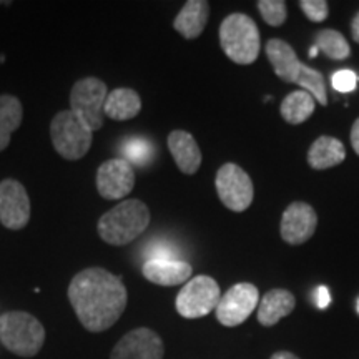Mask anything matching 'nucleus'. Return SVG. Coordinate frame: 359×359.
Instances as JSON below:
<instances>
[{
    "mask_svg": "<svg viewBox=\"0 0 359 359\" xmlns=\"http://www.w3.org/2000/svg\"><path fill=\"white\" fill-rule=\"evenodd\" d=\"M69 299L85 330L102 333L120 320L127 308L128 293L114 273L103 268H87L70 281Z\"/></svg>",
    "mask_w": 359,
    "mask_h": 359,
    "instance_id": "nucleus-1",
    "label": "nucleus"
},
{
    "mask_svg": "<svg viewBox=\"0 0 359 359\" xmlns=\"http://www.w3.org/2000/svg\"><path fill=\"white\" fill-rule=\"evenodd\" d=\"M150 224V210L140 200H125L102 215L97 231L105 243L125 246L137 240Z\"/></svg>",
    "mask_w": 359,
    "mask_h": 359,
    "instance_id": "nucleus-2",
    "label": "nucleus"
},
{
    "mask_svg": "<svg viewBox=\"0 0 359 359\" xmlns=\"http://www.w3.org/2000/svg\"><path fill=\"white\" fill-rule=\"evenodd\" d=\"M219 45L224 55L238 65L257 62L262 39L255 20L245 13L228 15L219 25Z\"/></svg>",
    "mask_w": 359,
    "mask_h": 359,
    "instance_id": "nucleus-3",
    "label": "nucleus"
},
{
    "mask_svg": "<svg viewBox=\"0 0 359 359\" xmlns=\"http://www.w3.org/2000/svg\"><path fill=\"white\" fill-rule=\"evenodd\" d=\"M0 341L20 358H34L45 343V330L37 318L25 311H8L0 316Z\"/></svg>",
    "mask_w": 359,
    "mask_h": 359,
    "instance_id": "nucleus-4",
    "label": "nucleus"
},
{
    "mask_svg": "<svg viewBox=\"0 0 359 359\" xmlns=\"http://www.w3.org/2000/svg\"><path fill=\"white\" fill-rule=\"evenodd\" d=\"M50 137L57 154L70 161L83 158L93 142L92 130L72 110H62L53 116Z\"/></svg>",
    "mask_w": 359,
    "mask_h": 359,
    "instance_id": "nucleus-5",
    "label": "nucleus"
},
{
    "mask_svg": "<svg viewBox=\"0 0 359 359\" xmlns=\"http://www.w3.org/2000/svg\"><path fill=\"white\" fill-rule=\"evenodd\" d=\"M107 90L105 82L97 77H85L74 83L70 92V110L79 116L92 132H97L105 122V107Z\"/></svg>",
    "mask_w": 359,
    "mask_h": 359,
    "instance_id": "nucleus-6",
    "label": "nucleus"
},
{
    "mask_svg": "<svg viewBox=\"0 0 359 359\" xmlns=\"http://www.w3.org/2000/svg\"><path fill=\"white\" fill-rule=\"evenodd\" d=\"M222 291L212 276L200 275L185 283L177 296V311L187 320H196L217 309Z\"/></svg>",
    "mask_w": 359,
    "mask_h": 359,
    "instance_id": "nucleus-7",
    "label": "nucleus"
},
{
    "mask_svg": "<svg viewBox=\"0 0 359 359\" xmlns=\"http://www.w3.org/2000/svg\"><path fill=\"white\" fill-rule=\"evenodd\" d=\"M217 191L222 203L231 212L241 213L250 208L255 198V188L250 175L235 163H224L217 172Z\"/></svg>",
    "mask_w": 359,
    "mask_h": 359,
    "instance_id": "nucleus-8",
    "label": "nucleus"
},
{
    "mask_svg": "<svg viewBox=\"0 0 359 359\" xmlns=\"http://www.w3.org/2000/svg\"><path fill=\"white\" fill-rule=\"evenodd\" d=\"M258 288L251 283H238L231 286L219 299L217 311L218 321L226 327H235L245 323L258 306Z\"/></svg>",
    "mask_w": 359,
    "mask_h": 359,
    "instance_id": "nucleus-9",
    "label": "nucleus"
},
{
    "mask_svg": "<svg viewBox=\"0 0 359 359\" xmlns=\"http://www.w3.org/2000/svg\"><path fill=\"white\" fill-rule=\"evenodd\" d=\"M30 219L29 193L20 182L6 178L0 182V223L7 230H22Z\"/></svg>",
    "mask_w": 359,
    "mask_h": 359,
    "instance_id": "nucleus-10",
    "label": "nucleus"
},
{
    "mask_svg": "<svg viewBox=\"0 0 359 359\" xmlns=\"http://www.w3.org/2000/svg\"><path fill=\"white\" fill-rule=\"evenodd\" d=\"M135 187L133 167L123 158H111L97 170V190L105 200H122Z\"/></svg>",
    "mask_w": 359,
    "mask_h": 359,
    "instance_id": "nucleus-11",
    "label": "nucleus"
},
{
    "mask_svg": "<svg viewBox=\"0 0 359 359\" xmlns=\"http://www.w3.org/2000/svg\"><path fill=\"white\" fill-rule=\"evenodd\" d=\"M163 341L150 327H137L111 349L110 359H163Z\"/></svg>",
    "mask_w": 359,
    "mask_h": 359,
    "instance_id": "nucleus-12",
    "label": "nucleus"
},
{
    "mask_svg": "<svg viewBox=\"0 0 359 359\" xmlns=\"http://www.w3.org/2000/svg\"><path fill=\"white\" fill-rule=\"evenodd\" d=\"M316 226L318 215L313 206L303 201H293L283 213L280 233L286 243L298 246L306 243L316 231Z\"/></svg>",
    "mask_w": 359,
    "mask_h": 359,
    "instance_id": "nucleus-13",
    "label": "nucleus"
},
{
    "mask_svg": "<svg viewBox=\"0 0 359 359\" xmlns=\"http://www.w3.org/2000/svg\"><path fill=\"white\" fill-rule=\"evenodd\" d=\"M143 276L158 286H177L188 283L193 268L183 259H148L143 263Z\"/></svg>",
    "mask_w": 359,
    "mask_h": 359,
    "instance_id": "nucleus-14",
    "label": "nucleus"
},
{
    "mask_svg": "<svg viewBox=\"0 0 359 359\" xmlns=\"http://www.w3.org/2000/svg\"><path fill=\"white\" fill-rule=\"evenodd\" d=\"M168 148L180 172L185 175L198 172L201 165V151L191 133L185 132V130H173L168 135Z\"/></svg>",
    "mask_w": 359,
    "mask_h": 359,
    "instance_id": "nucleus-15",
    "label": "nucleus"
},
{
    "mask_svg": "<svg viewBox=\"0 0 359 359\" xmlns=\"http://www.w3.org/2000/svg\"><path fill=\"white\" fill-rule=\"evenodd\" d=\"M266 57L275 69L276 77L286 83H294L302 69V62L288 42L280 39H271L266 43Z\"/></svg>",
    "mask_w": 359,
    "mask_h": 359,
    "instance_id": "nucleus-16",
    "label": "nucleus"
},
{
    "mask_svg": "<svg viewBox=\"0 0 359 359\" xmlns=\"http://www.w3.org/2000/svg\"><path fill=\"white\" fill-rule=\"evenodd\" d=\"M210 17V4L206 0H188L173 20V29L188 40L203 34Z\"/></svg>",
    "mask_w": 359,
    "mask_h": 359,
    "instance_id": "nucleus-17",
    "label": "nucleus"
},
{
    "mask_svg": "<svg viewBox=\"0 0 359 359\" xmlns=\"http://www.w3.org/2000/svg\"><path fill=\"white\" fill-rule=\"evenodd\" d=\"M296 306L293 293L288 290H271L263 296L258 308V321L263 326H275L286 318Z\"/></svg>",
    "mask_w": 359,
    "mask_h": 359,
    "instance_id": "nucleus-18",
    "label": "nucleus"
},
{
    "mask_svg": "<svg viewBox=\"0 0 359 359\" xmlns=\"http://www.w3.org/2000/svg\"><path fill=\"white\" fill-rule=\"evenodd\" d=\"M142 98L133 88H115L107 95L103 114L115 122L132 120L140 114Z\"/></svg>",
    "mask_w": 359,
    "mask_h": 359,
    "instance_id": "nucleus-19",
    "label": "nucleus"
},
{
    "mask_svg": "<svg viewBox=\"0 0 359 359\" xmlns=\"http://www.w3.org/2000/svg\"><path fill=\"white\" fill-rule=\"evenodd\" d=\"M344 158H346V150L341 140L326 135L316 138L308 150V163L314 170L333 168L343 163Z\"/></svg>",
    "mask_w": 359,
    "mask_h": 359,
    "instance_id": "nucleus-20",
    "label": "nucleus"
},
{
    "mask_svg": "<svg viewBox=\"0 0 359 359\" xmlns=\"http://www.w3.org/2000/svg\"><path fill=\"white\" fill-rule=\"evenodd\" d=\"M24 109L17 97L0 95V151L11 143L12 133L22 125Z\"/></svg>",
    "mask_w": 359,
    "mask_h": 359,
    "instance_id": "nucleus-21",
    "label": "nucleus"
},
{
    "mask_svg": "<svg viewBox=\"0 0 359 359\" xmlns=\"http://www.w3.org/2000/svg\"><path fill=\"white\" fill-rule=\"evenodd\" d=\"M316 100L304 90H296L281 102L280 114L291 125L304 123L313 115Z\"/></svg>",
    "mask_w": 359,
    "mask_h": 359,
    "instance_id": "nucleus-22",
    "label": "nucleus"
},
{
    "mask_svg": "<svg viewBox=\"0 0 359 359\" xmlns=\"http://www.w3.org/2000/svg\"><path fill=\"white\" fill-rule=\"evenodd\" d=\"M314 45L318 47V50H321L331 60H346L351 53V48H349L344 35L333 29L320 30L316 34V43Z\"/></svg>",
    "mask_w": 359,
    "mask_h": 359,
    "instance_id": "nucleus-23",
    "label": "nucleus"
},
{
    "mask_svg": "<svg viewBox=\"0 0 359 359\" xmlns=\"http://www.w3.org/2000/svg\"><path fill=\"white\" fill-rule=\"evenodd\" d=\"M296 85H299L302 90L308 92L309 95H313L314 100H316L320 105L326 107L327 105V93H326V85L325 79H323L321 72L311 69V67L302 64V69H299V75L296 79Z\"/></svg>",
    "mask_w": 359,
    "mask_h": 359,
    "instance_id": "nucleus-24",
    "label": "nucleus"
},
{
    "mask_svg": "<svg viewBox=\"0 0 359 359\" xmlns=\"http://www.w3.org/2000/svg\"><path fill=\"white\" fill-rule=\"evenodd\" d=\"M122 158L128 161L130 165H137V167H145L148 161L154 156V147L145 138H128L123 143L122 148Z\"/></svg>",
    "mask_w": 359,
    "mask_h": 359,
    "instance_id": "nucleus-25",
    "label": "nucleus"
},
{
    "mask_svg": "<svg viewBox=\"0 0 359 359\" xmlns=\"http://www.w3.org/2000/svg\"><path fill=\"white\" fill-rule=\"evenodd\" d=\"M263 20L271 27H281L288 19V8L283 0H259L257 4Z\"/></svg>",
    "mask_w": 359,
    "mask_h": 359,
    "instance_id": "nucleus-26",
    "label": "nucleus"
},
{
    "mask_svg": "<svg viewBox=\"0 0 359 359\" xmlns=\"http://www.w3.org/2000/svg\"><path fill=\"white\" fill-rule=\"evenodd\" d=\"M299 7L311 22H325L330 15V6L326 0H302Z\"/></svg>",
    "mask_w": 359,
    "mask_h": 359,
    "instance_id": "nucleus-27",
    "label": "nucleus"
},
{
    "mask_svg": "<svg viewBox=\"0 0 359 359\" xmlns=\"http://www.w3.org/2000/svg\"><path fill=\"white\" fill-rule=\"evenodd\" d=\"M331 83H333V88L338 90V92L348 93L356 88L358 77L351 70H339L331 75Z\"/></svg>",
    "mask_w": 359,
    "mask_h": 359,
    "instance_id": "nucleus-28",
    "label": "nucleus"
},
{
    "mask_svg": "<svg viewBox=\"0 0 359 359\" xmlns=\"http://www.w3.org/2000/svg\"><path fill=\"white\" fill-rule=\"evenodd\" d=\"M330 303H331L330 291H327L326 286H320V288L316 290V306L325 309L330 306Z\"/></svg>",
    "mask_w": 359,
    "mask_h": 359,
    "instance_id": "nucleus-29",
    "label": "nucleus"
},
{
    "mask_svg": "<svg viewBox=\"0 0 359 359\" xmlns=\"http://www.w3.org/2000/svg\"><path fill=\"white\" fill-rule=\"evenodd\" d=\"M351 145H353V150L356 151V155L359 156V118L353 123V128H351Z\"/></svg>",
    "mask_w": 359,
    "mask_h": 359,
    "instance_id": "nucleus-30",
    "label": "nucleus"
},
{
    "mask_svg": "<svg viewBox=\"0 0 359 359\" xmlns=\"http://www.w3.org/2000/svg\"><path fill=\"white\" fill-rule=\"evenodd\" d=\"M351 34H353L354 42L359 43V12L356 13V17H354L351 22Z\"/></svg>",
    "mask_w": 359,
    "mask_h": 359,
    "instance_id": "nucleus-31",
    "label": "nucleus"
},
{
    "mask_svg": "<svg viewBox=\"0 0 359 359\" xmlns=\"http://www.w3.org/2000/svg\"><path fill=\"white\" fill-rule=\"evenodd\" d=\"M271 359H299L296 354L293 353H288V351H280V353H275L271 356Z\"/></svg>",
    "mask_w": 359,
    "mask_h": 359,
    "instance_id": "nucleus-32",
    "label": "nucleus"
},
{
    "mask_svg": "<svg viewBox=\"0 0 359 359\" xmlns=\"http://www.w3.org/2000/svg\"><path fill=\"white\" fill-rule=\"evenodd\" d=\"M318 53H320V50H318V47H316V45H313V47H311V50H309V57H316L318 55Z\"/></svg>",
    "mask_w": 359,
    "mask_h": 359,
    "instance_id": "nucleus-33",
    "label": "nucleus"
},
{
    "mask_svg": "<svg viewBox=\"0 0 359 359\" xmlns=\"http://www.w3.org/2000/svg\"><path fill=\"white\" fill-rule=\"evenodd\" d=\"M0 6H11V2H2V0H0Z\"/></svg>",
    "mask_w": 359,
    "mask_h": 359,
    "instance_id": "nucleus-34",
    "label": "nucleus"
},
{
    "mask_svg": "<svg viewBox=\"0 0 359 359\" xmlns=\"http://www.w3.org/2000/svg\"><path fill=\"white\" fill-rule=\"evenodd\" d=\"M358 309H359V303H358Z\"/></svg>",
    "mask_w": 359,
    "mask_h": 359,
    "instance_id": "nucleus-35",
    "label": "nucleus"
}]
</instances>
